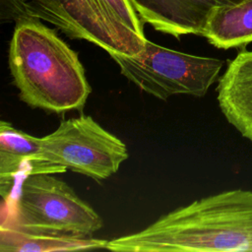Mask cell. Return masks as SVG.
<instances>
[{"label": "cell", "mask_w": 252, "mask_h": 252, "mask_svg": "<svg viewBox=\"0 0 252 252\" xmlns=\"http://www.w3.org/2000/svg\"><path fill=\"white\" fill-rule=\"evenodd\" d=\"M107 5L123 20L136 32L145 35L144 33V23L139 18L138 14L130 4L128 0H104Z\"/></svg>", "instance_id": "cell-12"}, {"label": "cell", "mask_w": 252, "mask_h": 252, "mask_svg": "<svg viewBox=\"0 0 252 252\" xmlns=\"http://www.w3.org/2000/svg\"><path fill=\"white\" fill-rule=\"evenodd\" d=\"M217 99L221 113L252 142V50L242 49L219 78Z\"/></svg>", "instance_id": "cell-9"}, {"label": "cell", "mask_w": 252, "mask_h": 252, "mask_svg": "<svg viewBox=\"0 0 252 252\" xmlns=\"http://www.w3.org/2000/svg\"><path fill=\"white\" fill-rule=\"evenodd\" d=\"M66 169L43 159L40 138L0 122L1 193L11 188L18 178L39 173H61Z\"/></svg>", "instance_id": "cell-8"}, {"label": "cell", "mask_w": 252, "mask_h": 252, "mask_svg": "<svg viewBox=\"0 0 252 252\" xmlns=\"http://www.w3.org/2000/svg\"><path fill=\"white\" fill-rule=\"evenodd\" d=\"M40 146L44 160L97 181L116 173L129 157L124 142L85 114L61 120Z\"/></svg>", "instance_id": "cell-6"}, {"label": "cell", "mask_w": 252, "mask_h": 252, "mask_svg": "<svg viewBox=\"0 0 252 252\" xmlns=\"http://www.w3.org/2000/svg\"><path fill=\"white\" fill-rule=\"evenodd\" d=\"M45 21L72 38L85 39L108 54H138L147 41L126 25L104 0H26L17 21Z\"/></svg>", "instance_id": "cell-5"}, {"label": "cell", "mask_w": 252, "mask_h": 252, "mask_svg": "<svg viewBox=\"0 0 252 252\" xmlns=\"http://www.w3.org/2000/svg\"><path fill=\"white\" fill-rule=\"evenodd\" d=\"M109 55L127 80L161 100L177 94L204 96L223 66L220 59L172 50L148 39L138 54Z\"/></svg>", "instance_id": "cell-3"}, {"label": "cell", "mask_w": 252, "mask_h": 252, "mask_svg": "<svg viewBox=\"0 0 252 252\" xmlns=\"http://www.w3.org/2000/svg\"><path fill=\"white\" fill-rule=\"evenodd\" d=\"M9 68L22 101L53 113L82 110L92 88L78 53L36 19L17 21Z\"/></svg>", "instance_id": "cell-2"}, {"label": "cell", "mask_w": 252, "mask_h": 252, "mask_svg": "<svg viewBox=\"0 0 252 252\" xmlns=\"http://www.w3.org/2000/svg\"><path fill=\"white\" fill-rule=\"evenodd\" d=\"M141 21L156 31L176 38L186 34L203 35L213 11L223 0H128Z\"/></svg>", "instance_id": "cell-7"}, {"label": "cell", "mask_w": 252, "mask_h": 252, "mask_svg": "<svg viewBox=\"0 0 252 252\" xmlns=\"http://www.w3.org/2000/svg\"><path fill=\"white\" fill-rule=\"evenodd\" d=\"M202 36L220 49L241 47L252 42V0L216 8Z\"/></svg>", "instance_id": "cell-11"}, {"label": "cell", "mask_w": 252, "mask_h": 252, "mask_svg": "<svg viewBox=\"0 0 252 252\" xmlns=\"http://www.w3.org/2000/svg\"><path fill=\"white\" fill-rule=\"evenodd\" d=\"M25 1L26 0H1L2 19L8 18L17 21L19 11Z\"/></svg>", "instance_id": "cell-13"}, {"label": "cell", "mask_w": 252, "mask_h": 252, "mask_svg": "<svg viewBox=\"0 0 252 252\" xmlns=\"http://www.w3.org/2000/svg\"><path fill=\"white\" fill-rule=\"evenodd\" d=\"M107 241L94 237L35 231L13 223L0 227L1 252H58L105 248Z\"/></svg>", "instance_id": "cell-10"}, {"label": "cell", "mask_w": 252, "mask_h": 252, "mask_svg": "<svg viewBox=\"0 0 252 252\" xmlns=\"http://www.w3.org/2000/svg\"><path fill=\"white\" fill-rule=\"evenodd\" d=\"M227 5H233V4H238L244 0H223Z\"/></svg>", "instance_id": "cell-14"}, {"label": "cell", "mask_w": 252, "mask_h": 252, "mask_svg": "<svg viewBox=\"0 0 252 252\" xmlns=\"http://www.w3.org/2000/svg\"><path fill=\"white\" fill-rule=\"evenodd\" d=\"M116 252L252 251V191L233 189L196 200L144 229L114 238Z\"/></svg>", "instance_id": "cell-1"}, {"label": "cell", "mask_w": 252, "mask_h": 252, "mask_svg": "<svg viewBox=\"0 0 252 252\" xmlns=\"http://www.w3.org/2000/svg\"><path fill=\"white\" fill-rule=\"evenodd\" d=\"M15 209L13 224L30 230L91 237L103 226L102 219L88 203L49 173L23 178Z\"/></svg>", "instance_id": "cell-4"}]
</instances>
